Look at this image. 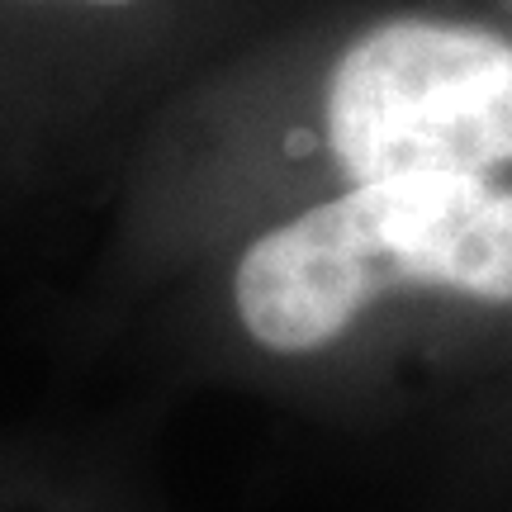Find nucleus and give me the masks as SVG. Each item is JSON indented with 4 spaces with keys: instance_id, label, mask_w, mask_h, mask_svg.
<instances>
[{
    "instance_id": "nucleus-1",
    "label": "nucleus",
    "mask_w": 512,
    "mask_h": 512,
    "mask_svg": "<svg viewBox=\"0 0 512 512\" xmlns=\"http://www.w3.org/2000/svg\"><path fill=\"white\" fill-rule=\"evenodd\" d=\"M399 285L512 304V190L484 176L351 185L247 247L233 304L266 351L304 356Z\"/></svg>"
},
{
    "instance_id": "nucleus-4",
    "label": "nucleus",
    "mask_w": 512,
    "mask_h": 512,
    "mask_svg": "<svg viewBox=\"0 0 512 512\" xmlns=\"http://www.w3.org/2000/svg\"><path fill=\"white\" fill-rule=\"evenodd\" d=\"M503 5H508V10H512V0H503Z\"/></svg>"
},
{
    "instance_id": "nucleus-2",
    "label": "nucleus",
    "mask_w": 512,
    "mask_h": 512,
    "mask_svg": "<svg viewBox=\"0 0 512 512\" xmlns=\"http://www.w3.org/2000/svg\"><path fill=\"white\" fill-rule=\"evenodd\" d=\"M323 128L351 185L484 176L512 162V38L456 19H384L337 57Z\"/></svg>"
},
{
    "instance_id": "nucleus-3",
    "label": "nucleus",
    "mask_w": 512,
    "mask_h": 512,
    "mask_svg": "<svg viewBox=\"0 0 512 512\" xmlns=\"http://www.w3.org/2000/svg\"><path fill=\"white\" fill-rule=\"evenodd\" d=\"M76 5H105V10H119V5H133V0H76Z\"/></svg>"
}]
</instances>
